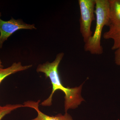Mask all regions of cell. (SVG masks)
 <instances>
[{"mask_svg": "<svg viewBox=\"0 0 120 120\" xmlns=\"http://www.w3.org/2000/svg\"><path fill=\"white\" fill-rule=\"evenodd\" d=\"M64 56L61 52L58 54L53 62L47 61L43 64L39 65L37 71L45 74L46 78L50 79L52 85V91L49 97L43 101L41 105L43 106H50L52 105V98L54 92L57 90H60L65 94L64 109L65 113L68 110L75 109L84 101L81 96L82 84L79 87L69 88L63 86L61 81L58 71L60 62Z\"/></svg>", "mask_w": 120, "mask_h": 120, "instance_id": "1", "label": "cell"}, {"mask_svg": "<svg viewBox=\"0 0 120 120\" xmlns=\"http://www.w3.org/2000/svg\"><path fill=\"white\" fill-rule=\"evenodd\" d=\"M95 13L96 23L94 32L85 42L84 49L91 54L101 55L103 52L101 43L102 30L105 26H109L110 24L109 0H95Z\"/></svg>", "mask_w": 120, "mask_h": 120, "instance_id": "2", "label": "cell"}, {"mask_svg": "<svg viewBox=\"0 0 120 120\" xmlns=\"http://www.w3.org/2000/svg\"><path fill=\"white\" fill-rule=\"evenodd\" d=\"M80 11V31L86 42L92 35V23L95 20V0H79Z\"/></svg>", "mask_w": 120, "mask_h": 120, "instance_id": "3", "label": "cell"}, {"mask_svg": "<svg viewBox=\"0 0 120 120\" xmlns=\"http://www.w3.org/2000/svg\"><path fill=\"white\" fill-rule=\"evenodd\" d=\"M36 29L34 24H28L21 19H15L11 17L8 21H5L0 18V49L4 42L18 30Z\"/></svg>", "mask_w": 120, "mask_h": 120, "instance_id": "4", "label": "cell"}, {"mask_svg": "<svg viewBox=\"0 0 120 120\" xmlns=\"http://www.w3.org/2000/svg\"><path fill=\"white\" fill-rule=\"evenodd\" d=\"M40 100L37 102L28 101L23 103V107H28L35 109L38 113L36 118L30 120H73L72 117L67 112L64 115L59 114L55 116H47L42 112L39 109V104Z\"/></svg>", "mask_w": 120, "mask_h": 120, "instance_id": "5", "label": "cell"}, {"mask_svg": "<svg viewBox=\"0 0 120 120\" xmlns=\"http://www.w3.org/2000/svg\"><path fill=\"white\" fill-rule=\"evenodd\" d=\"M109 2L110 25H120V0H109Z\"/></svg>", "mask_w": 120, "mask_h": 120, "instance_id": "6", "label": "cell"}, {"mask_svg": "<svg viewBox=\"0 0 120 120\" xmlns=\"http://www.w3.org/2000/svg\"><path fill=\"white\" fill-rule=\"evenodd\" d=\"M109 30L103 34L105 39H112L114 43L112 47V50H116L120 48V25H111Z\"/></svg>", "mask_w": 120, "mask_h": 120, "instance_id": "7", "label": "cell"}, {"mask_svg": "<svg viewBox=\"0 0 120 120\" xmlns=\"http://www.w3.org/2000/svg\"><path fill=\"white\" fill-rule=\"evenodd\" d=\"M32 66V65L23 66L21 62H14L8 68L0 69V84L8 76L18 72L27 70Z\"/></svg>", "mask_w": 120, "mask_h": 120, "instance_id": "8", "label": "cell"}, {"mask_svg": "<svg viewBox=\"0 0 120 120\" xmlns=\"http://www.w3.org/2000/svg\"><path fill=\"white\" fill-rule=\"evenodd\" d=\"M22 107H23V105L20 104H8L4 106H1L0 109V120H2L5 116L11 113L13 110Z\"/></svg>", "mask_w": 120, "mask_h": 120, "instance_id": "9", "label": "cell"}, {"mask_svg": "<svg viewBox=\"0 0 120 120\" xmlns=\"http://www.w3.org/2000/svg\"><path fill=\"white\" fill-rule=\"evenodd\" d=\"M115 61L116 64L120 65V48L116 50L115 51Z\"/></svg>", "mask_w": 120, "mask_h": 120, "instance_id": "10", "label": "cell"}, {"mask_svg": "<svg viewBox=\"0 0 120 120\" xmlns=\"http://www.w3.org/2000/svg\"><path fill=\"white\" fill-rule=\"evenodd\" d=\"M4 66L2 64V62L1 60L0 59V69L4 68Z\"/></svg>", "mask_w": 120, "mask_h": 120, "instance_id": "11", "label": "cell"}, {"mask_svg": "<svg viewBox=\"0 0 120 120\" xmlns=\"http://www.w3.org/2000/svg\"><path fill=\"white\" fill-rule=\"evenodd\" d=\"M1 16V13H0V17Z\"/></svg>", "mask_w": 120, "mask_h": 120, "instance_id": "12", "label": "cell"}, {"mask_svg": "<svg viewBox=\"0 0 120 120\" xmlns=\"http://www.w3.org/2000/svg\"><path fill=\"white\" fill-rule=\"evenodd\" d=\"M1 106L0 105V109L1 107Z\"/></svg>", "mask_w": 120, "mask_h": 120, "instance_id": "13", "label": "cell"}]
</instances>
